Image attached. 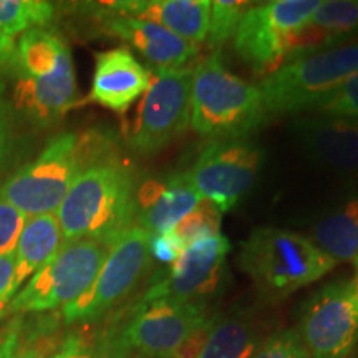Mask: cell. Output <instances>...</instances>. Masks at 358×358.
Here are the masks:
<instances>
[{
	"mask_svg": "<svg viewBox=\"0 0 358 358\" xmlns=\"http://www.w3.org/2000/svg\"><path fill=\"white\" fill-rule=\"evenodd\" d=\"M136 191L131 166L116 156L85 168L55 213L64 244L83 239L113 244L134 224Z\"/></svg>",
	"mask_w": 358,
	"mask_h": 358,
	"instance_id": "1",
	"label": "cell"
},
{
	"mask_svg": "<svg viewBox=\"0 0 358 358\" xmlns=\"http://www.w3.org/2000/svg\"><path fill=\"white\" fill-rule=\"evenodd\" d=\"M13 80V110L38 128L57 123L77 95L69 45L48 29H34L17 40Z\"/></svg>",
	"mask_w": 358,
	"mask_h": 358,
	"instance_id": "2",
	"label": "cell"
},
{
	"mask_svg": "<svg viewBox=\"0 0 358 358\" xmlns=\"http://www.w3.org/2000/svg\"><path fill=\"white\" fill-rule=\"evenodd\" d=\"M105 151V140L95 134H57L0 186V199L27 217L55 214L78 174L108 155Z\"/></svg>",
	"mask_w": 358,
	"mask_h": 358,
	"instance_id": "3",
	"label": "cell"
},
{
	"mask_svg": "<svg viewBox=\"0 0 358 358\" xmlns=\"http://www.w3.org/2000/svg\"><path fill=\"white\" fill-rule=\"evenodd\" d=\"M267 120L262 93L227 69L221 50L192 66L189 127L211 141L248 138Z\"/></svg>",
	"mask_w": 358,
	"mask_h": 358,
	"instance_id": "4",
	"label": "cell"
},
{
	"mask_svg": "<svg viewBox=\"0 0 358 358\" xmlns=\"http://www.w3.org/2000/svg\"><path fill=\"white\" fill-rule=\"evenodd\" d=\"M239 266L267 301H280L329 274L337 262L299 232L259 227L241 245Z\"/></svg>",
	"mask_w": 358,
	"mask_h": 358,
	"instance_id": "5",
	"label": "cell"
},
{
	"mask_svg": "<svg viewBox=\"0 0 358 358\" xmlns=\"http://www.w3.org/2000/svg\"><path fill=\"white\" fill-rule=\"evenodd\" d=\"M358 73V43L340 45L289 62L257 85L268 115L315 110L340 85Z\"/></svg>",
	"mask_w": 358,
	"mask_h": 358,
	"instance_id": "6",
	"label": "cell"
},
{
	"mask_svg": "<svg viewBox=\"0 0 358 358\" xmlns=\"http://www.w3.org/2000/svg\"><path fill=\"white\" fill-rule=\"evenodd\" d=\"M320 0H272L250 6L237 25L232 45L239 60L267 77L287 62L299 34Z\"/></svg>",
	"mask_w": 358,
	"mask_h": 358,
	"instance_id": "7",
	"label": "cell"
},
{
	"mask_svg": "<svg viewBox=\"0 0 358 358\" xmlns=\"http://www.w3.org/2000/svg\"><path fill=\"white\" fill-rule=\"evenodd\" d=\"M110 248L92 239L64 244L13 295L6 312H48L75 302L93 284Z\"/></svg>",
	"mask_w": 358,
	"mask_h": 358,
	"instance_id": "8",
	"label": "cell"
},
{
	"mask_svg": "<svg viewBox=\"0 0 358 358\" xmlns=\"http://www.w3.org/2000/svg\"><path fill=\"white\" fill-rule=\"evenodd\" d=\"M192 69H153L141 96L128 143L134 153L151 156L189 128Z\"/></svg>",
	"mask_w": 358,
	"mask_h": 358,
	"instance_id": "9",
	"label": "cell"
},
{
	"mask_svg": "<svg viewBox=\"0 0 358 358\" xmlns=\"http://www.w3.org/2000/svg\"><path fill=\"white\" fill-rule=\"evenodd\" d=\"M150 237V232L138 224L124 231L111 244L87 292L62 308L64 319L70 324L95 320L123 301L151 266Z\"/></svg>",
	"mask_w": 358,
	"mask_h": 358,
	"instance_id": "10",
	"label": "cell"
},
{
	"mask_svg": "<svg viewBox=\"0 0 358 358\" xmlns=\"http://www.w3.org/2000/svg\"><path fill=\"white\" fill-rule=\"evenodd\" d=\"M262 161L261 146L248 138L209 141L186 178L201 198L227 213L256 185Z\"/></svg>",
	"mask_w": 358,
	"mask_h": 358,
	"instance_id": "11",
	"label": "cell"
},
{
	"mask_svg": "<svg viewBox=\"0 0 358 358\" xmlns=\"http://www.w3.org/2000/svg\"><path fill=\"white\" fill-rule=\"evenodd\" d=\"M299 337L310 358H347L358 343V284H327L308 299Z\"/></svg>",
	"mask_w": 358,
	"mask_h": 358,
	"instance_id": "12",
	"label": "cell"
},
{
	"mask_svg": "<svg viewBox=\"0 0 358 358\" xmlns=\"http://www.w3.org/2000/svg\"><path fill=\"white\" fill-rule=\"evenodd\" d=\"M208 324L204 303L141 299L124 327L122 343L150 358H174L182 343Z\"/></svg>",
	"mask_w": 358,
	"mask_h": 358,
	"instance_id": "13",
	"label": "cell"
},
{
	"mask_svg": "<svg viewBox=\"0 0 358 358\" xmlns=\"http://www.w3.org/2000/svg\"><path fill=\"white\" fill-rule=\"evenodd\" d=\"M229 250V239L222 234L194 241L169 266L166 274L151 284L143 299L203 303L219 285Z\"/></svg>",
	"mask_w": 358,
	"mask_h": 358,
	"instance_id": "14",
	"label": "cell"
},
{
	"mask_svg": "<svg viewBox=\"0 0 358 358\" xmlns=\"http://www.w3.org/2000/svg\"><path fill=\"white\" fill-rule=\"evenodd\" d=\"M151 71L133 55L127 45L95 55L88 101L124 115L150 87Z\"/></svg>",
	"mask_w": 358,
	"mask_h": 358,
	"instance_id": "15",
	"label": "cell"
},
{
	"mask_svg": "<svg viewBox=\"0 0 358 358\" xmlns=\"http://www.w3.org/2000/svg\"><path fill=\"white\" fill-rule=\"evenodd\" d=\"M93 12L127 15L155 22L196 47L208 37L211 2L209 0H116L93 3Z\"/></svg>",
	"mask_w": 358,
	"mask_h": 358,
	"instance_id": "16",
	"label": "cell"
},
{
	"mask_svg": "<svg viewBox=\"0 0 358 358\" xmlns=\"http://www.w3.org/2000/svg\"><path fill=\"white\" fill-rule=\"evenodd\" d=\"M96 19L105 32L122 38L129 50H136L155 69H181L199 53V47L155 22L113 13H96Z\"/></svg>",
	"mask_w": 358,
	"mask_h": 358,
	"instance_id": "17",
	"label": "cell"
},
{
	"mask_svg": "<svg viewBox=\"0 0 358 358\" xmlns=\"http://www.w3.org/2000/svg\"><path fill=\"white\" fill-rule=\"evenodd\" d=\"M295 138L313 161L340 173L358 171V122L340 116H306L292 124Z\"/></svg>",
	"mask_w": 358,
	"mask_h": 358,
	"instance_id": "18",
	"label": "cell"
},
{
	"mask_svg": "<svg viewBox=\"0 0 358 358\" xmlns=\"http://www.w3.org/2000/svg\"><path fill=\"white\" fill-rule=\"evenodd\" d=\"M203 198L192 187L186 173L164 179H148L136 191L134 224L150 234H166L181 222Z\"/></svg>",
	"mask_w": 358,
	"mask_h": 358,
	"instance_id": "19",
	"label": "cell"
},
{
	"mask_svg": "<svg viewBox=\"0 0 358 358\" xmlns=\"http://www.w3.org/2000/svg\"><path fill=\"white\" fill-rule=\"evenodd\" d=\"M355 34H358V0H322L306 29L299 34L285 64L340 47Z\"/></svg>",
	"mask_w": 358,
	"mask_h": 358,
	"instance_id": "20",
	"label": "cell"
},
{
	"mask_svg": "<svg viewBox=\"0 0 358 358\" xmlns=\"http://www.w3.org/2000/svg\"><path fill=\"white\" fill-rule=\"evenodd\" d=\"M64 245L57 214L27 217L13 250V294L40 271Z\"/></svg>",
	"mask_w": 358,
	"mask_h": 358,
	"instance_id": "21",
	"label": "cell"
},
{
	"mask_svg": "<svg viewBox=\"0 0 358 358\" xmlns=\"http://www.w3.org/2000/svg\"><path fill=\"white\" fill-rule=\"evenodd\" d=\"M261 340V329L248 313H231L209 320L206 340L196 358H252Z\"/></svg>",
	"mask_w": 358,
	"mask_h": 358,
	"instance_id": "22",
	"label": "cell"
},
{
	"mask_svg": "<svg viewBox=\"0 0 358 358\" xmlns=\"http://www.w3.org/2000/svg\"><path fill=\"white\" fill-rule=\"evenodd\" d=\"M312 243L335 262H353L358 256V198L317 222Z\"/></svg>",
	"mask_w": 358,
	"mask_h": 358,
	"instance_id": "23",
	"label": "cell"
},
{
	"mask_svg": "<svg viewBox=\"0 0 358 358\" xmlns=\"http://www.w3.org/2000/svg\"><path fill=\"white\" fill-rule=\"evenodd\" d=\"M57 15V6L47 0H0V29L19 37L34 29H48Z\"/></svg>",
	"mask_w": 358,
	"mask_h": 358,
	"instance_id": "24",
	"label": "cell"
},
{
	"mask_svg": "<svg viewBox=\"0 0 358 358\" xmlns=\"http://www.w3.org/2000/svg\"><path fill=\"white\" fill-rule=\"evenodd\" d=\"M221 221H222V213L219 211L217 206L213 204L211 201L203 199L185 219H182L181 222H178L169 232H171L174 239H176L182 248H187V245L194 243V241L203 239V237H208V236L219 234Z\"/></svg>",
	"mask_w": 358,
	"mask_h": 358,
	"instance_id": "25",
	"label": "cell"
},
{
	"mask_svg": "<svg viewBox=\"0 0 358 358\" xmlns=\"http://www.w3.org/2000/svg\"><path fill=\"white\" fill-rule=\"evenodd\" d=\"M250 6H252L250 2H241V0H214L211 2L209 30L204 43L213 52L219 50L227 40L234 37L237 25Z\"/></svg>",
	"mask_w": 358,
	"mask_h": 358,
	"instance_id": "26",
	"label": "cell"
},
{
	"mask_svg": "<svg viewBox=\"0 0 358 358\" xmlns=\"http://www.w3.org/2000/svg\"><path fill=\"white\" fill-rule=\"evenodd\" d=\"M127 350L122 340H100L93 342L73 335L66 338L60 350L48 358H122Z\"/></svg>",
	"mask_w": 358,
	"mask_h": 358,
	"instance_id": "27",
	"label": "cell"
},
{
	"mask_svg": "<svg viewBox=\"0 0 358 358\" xmlns=\"http://www.w3.org/2000/svg\"><path fill=\"white\" fill-rule=\"evenodd\" d=\"M315 110L325 116H340L358 122V73L340 85Z\"/></svg>",
	"mask_w": 358,
	"mask_h": 358,
	"instance_id": "28",
	"label": "cell"
},
{
	"mask_svg": "<svg viewBox=\"0 0 358 358\" xmlns=\"http://www.w3.org/2000/svg\"><path fill=\"white\" fill-rule=\"evenodd\" d=\"M252 358H310L295 330H279L268 335Z\"/></svg>",
	"mask_w": 358,
	"mask_h": 358,
	"instance_id": "29",
	"label": "cell"
},
{
	"mask_svg": "<svg viewBox=\"0 0 358 358\" xmlns=\"http://www.w3.org/2000/svg\"><path fill=\"white\" fill-rule=\"evenodd\" d=\"M25 221V214L0 199V257L12 256Z\"/></svg>",
	"mask_w": 358,
	"mask_h": 358,
	"instance_id": "30",
	"label": "cell"
},
{
	"mask_svg": "<svg viewBox=\"0 0 358 358\" xmlns=\"http://www.w3.org/2000/svg\"><path fill=\"white\" fill-rule=\"evenodd\" d=\"M13 145V105L7 96L6 82L0 77V173L6 168Z\"/></svg>",
	"mask_w": 358,
	"mask_h": 358,
	"instance_id": "31",
	"label": "cell"
},
{
	"mask_svg": "<svg viewBox=\"0 0 358 358\" xmlns=\"http://www.w3.org/2000/svg\"><path fill=\"white\" fill-rule=\"evenodd\" d=\"M182 250H185V248L174 239L171 232H166V234H151L150 237V256L155 261L171 266V264L178 261Z\"/></svg>",
	"mask_w": 358,
	"mask_h": 358,
	"instance_id": "32",
	"label": "cell"
},
{
	"mask_svg": "<svg viewBox=\"0 0 358 358\" xmlns=\"http://www.w3.org/2000/svg\"><path fill=\"white\" fill-rule=\"evenodd\" d=\"M13 254L0 257V312H6L13 299Z\"/></svg>",
	"mask_w": 358,
	"mask_h": 358,
	"instance_id": "33",
	"label": "cell"
},
{
	"mask_svg": "<svg viewBox=\"0 0 358 358\" xmlns=\"http://www.w3.org/2000/svg\"><path fill=\"white\" fill-rule=\"evenodd\" d=\"M17 66V38L0 29V77L13 75Z\"/></svg>",
	"mask_w": 358,
	"mask_h": 358,
	"instance_id": "34",
	"label": "cell"
},
{
	"mask_svg": "<svg viewBox=\"0 0 358 358\" xmlns=\"http://www.w3.org/2000/svg\"><path fill=\"white\" fill-rule=\"evenodd\" d=\"M2 358H42L38 353L30 352V353H13V355H3Z\"/></svg>",
	"mask_w": 358,
	"mask_h": 358,
	"instance_id": "35",
	"label": "cell"
},
{
	"mask_svg": "<svg viewBox=\"0 0 358 358\" xmlns=\"http://www.w3.org/2000/svg\"><path fill=\"white\" fill-rule=\"evenodd\" d=\"M353 266H355V277H353V280H355L358 284V256H357L355 261H353Z\"/></svg>",
	"mask_w": 358,
	"mask_h": 358,
	"instance_id": "36",
	"label": "cell"
}]
</instances>
